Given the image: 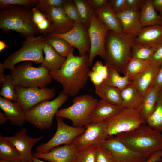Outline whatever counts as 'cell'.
Segmentation results:
<instances>
[{"instance_id":"4","label":"cell","mask_w":162,"mask_h":162,"mask_svg":"<svg viewBox=\"0 0 162 162\" xmlns=\"http://www.w3.org/2000/svg\"><path fill=\"white\" fill-rule=\"evenodd\" d=\"M0 28L16 31L26 38L39 33L33 20L32 9L23 6H10L1 10Z\"/></svg>"},{"instance_id":"6","label":"cell","mask_w":162,"mask_h":162,"mask_svg":"<svg viewBox=\"0 0 162 162\" xmlns=\"http://www.w3.org/2000/svg\"><path fill=\"white\" fill-rule=\"evenodd\" d=\"M47 43L46 36L40 35L26 38L22 42L21 47L10 54L4 62V69H14L17 64L23 62L32 61L37 64L41 63L44 58V49Z\"/></svg>"},{"instance_id":"35","label":"cell","mask_w":162,"mask_h":162,"mask_svg":"<svg viewBox=\"0 0 162 162\" xmlns=\"http://www.w3.org/2000/svg\"><path fill=\"white\" fill-rule=\"evenodd\" d=\"M146 123L153 129L162 132V92H159L154 109Z\"/></svg>"},{"instance_id":"37","label":"cell","mask_w":162,"mask_h":162,"mask_svg":"<svg viewBox=\"0 0 162 162\" xmlns=\"http://www.w3.org/2000/svg\"><path fill=\"white\" fill-rule=\"evenodd\" d=\"M47 43L50 45L61 56L67 58L74 52V48L64 40L57 37L46 36Z\"/></svg>"},{"instance_id":"2","label":"cell","mask_w":162,"mask_h":162,"mask_svg":"<svg viewBox=\"0 0 162 162\" xmlns=\"http://www.w3.org/2000/svg\"><path fill=\"white\" fill-rule=\"evenodd\" d=\"M115 136L129 148L147 158L162 150V134L146 123Z\"/></svg>"},{"instance_id":"29","label":"cell","mask_w":162,"mask_h":162,"mask_svg":"<svg viewBox=\"0 0 162 162\" xmlns=\"http://www.w3.org/2000/svg\"><path fill=\"white\" fill-rule=\"evenodd\" d=\"M95 92L101 99L107 102L114 105H121V91L116 88L102 84L95 86Z\"/></svg>"},{"instance_id":"44","label":"cell","mask_w":162,"mask_h":162,"mask_svg":"<svg viewBox=\"0 0 162 162\" xmlns=\"http://www.w3.org/2000/svg\"><path fill=\"white\" fill-rule=\"evenodd\" d=\"M95 162H113L99 145H96Z\"/></svg>"},{"instance_id":"20","label":"cell","mask_w":162,"mask_h":162,"mask_svg":"<svg viewBox=\"0 0 162 162\" xmlns=\"http://www.w3.org/2000/svg\"><path fill=\"white\" fill-rule=\"evenodd\" d=\"M0 107L12 124L22 126L25 123V112L18 101L13 102L0 97Z\"/></svg>"},{"instance_id":"54","label":"cell","mask_w":162,"mask_h":162,"mask_svg":"<svg viewBox=\"0 0 162 162\" xmlns=\"http://www.w3.org/2000/svg\"><path fill=\"white\" fill-rule=\"evenodd\" d=\"M5 43L3 40L0 41V51L1 52L2 50L5 49L6 48L8 47Z\"/></svg>"},{"instance_id":"23","label":"cell","mask_w":162,"mask_h":162,"mask_svg":"<svg viewBox=\"0 0 162 162\" xmlns=\"http://www.w3.org/2000/svg\"><path fill=\"white\" fill-rule=\"evenodd\" d=\"M94 12L108 30L120 34L124 33L120 21L112 8L108 0L102 7L94 11Z\"/></svg>"},{"instance_id":"49","label":"cell","mask_w":162,"mask_h":162,"mask_svg":"<svg viewBox=\"0 0 162 162\" xmlns=\"http://www.w3.org/2000/svg\"><path fill=\"white\" fill-rule=\"evenodd\" d=\"M91 8L94 11L101 8L107 2L106 0H87Z\"/></svg>"},{"instance_id":"18","label":"cell","mask_w":162,"mask_h":162,"mask_svg":"<svg viewBox=\"0 0 162 162\" xmlns=\"http://www.w3.org/2000/svg\"><path fill=\"white\" fill-rule=\"evenodd\" d=\"M40 11L52 23L53 30L51 33H64L70 30L74 26L75 22L66 15L62 7H51Z\"/></svg>"},{"instance_id":"19","label":"cell","mask_w":162,"mask_h":162,"mask_svg":"<svg viewBox=\"0 0 162 162\" xmlns=\"http://www.w3.org/2000/svg\"><path fill=\"white\" fill-rule=\"evenodd\" d=\"M116 14L124 34L137 36L143 28L140 20V11L126 10Z\"/></svg>"},{"instance_id":"21","label":"cell","mask_w":162,"mask_h":162,"mask_svg":"<svg viewBox=\"0 0 162 162\" xmlns=\"http://www.w3.org/2000/svg\"><path fill=\"white\" fill-rule=\"evenodd\" d=\"M125 108L121 105L113 104L101 99L98 101L91 114L90 123L104 122L118 114Z\"/></svg>"},{"instance_id":"5","label":"cell","mask_w":162,"mask_h":162,"mask_svg":"<svg viewBox=\"0 0 162 162\" xmlns=\"http://www.w3.org/2000/svg\"><path fill=\"white\" fill-rule=\"evenodd\" d=\"M10 70V75L16 86L25 88L46 87L52 79L45 68L34 67L30 61L19 64Z\"/></svg>"},{"instance_id":"51","label":"cell","mask_w":162,"mask_h":162,"mask_svg":"<svg viewBox=\"0 0 162 162\" xmlns=\"http://www.w3.org/2000/svg\"><path fill=\"white\" fill-rule=\"evenodd\" d=\"M153 4L156 11H158L162 16V0H154Z\"/></svg>"},{"instance_id":"47","label":"cell","mask_w":162,"mask_h":162,"mask_svg":"<svg viewBox=\"0 0 162 162\" xmlns=\"http://www.w3.org/2000/svg\"><path fill=\"white\" fill-rule=\"evenodd\" d=\"M145 0H126L127 10L139 11Z\"/></svg>"},{"instance_id":"9","label":"cell","mask_w":162,"mask_h":162,"mask_svg":"<svg viewBox=\"0 0 162 162\" xmlns=\"http://www.w3.org/2000/svg\"><path fill=\"white\" fill-rule=\"evenodd\" d=\"M108 137L132 130L146 123L138 110L125 108L104 121Z\"/></svg>"},{"instance_id":"28","label":"cell","mask_w":162,"mask_h":162,"mask_svg":"<svg viewBox=\"0 0 162 162\" xmlns=\"http://www.w3.org/2000/svg\"><path fill=\"white\" fill-rule=\"evenodd\" d=\"M159 92L158 88L152 85L144 96L143 101L139 111L146 122L154 109Z\"/></svg>"},{"instance_id":"55","label":"cell","mask_w":162,"mask_h":162,"mask_svg":"<svg viewBox=\"0 0 162 162\" xmlns=\"http://www.w3.org/2000/svg\"><path fill=\"white\" fill-rule=\"evenodd\" d=\"M32 160V162H45L40 160L39 158L34 156L33 155Z\"/></svg>"},{"instance_id":"7","label":"cell","mask_w":162,"mask_h":162,"mask_svg":"<svg viewBox=\"0 0 162 162\" xmlns=\"http://www.w3.org/2000/svg\"><path fill=\"white\" fill-rule=\"evenodd\" d=\"M98 101L90 94L77 96L73 99L72 104L58 110L56 116L70 120L74 126L85 127L90 123L91 114Z\"/></svg>"},{"instance_id":"48","label":"cell","mask_w":162,"mask_h":162,"mask_svg":"<svg viewBox=\"0 0 162 162\" xmlns=\"http://www.w3.org/2000/svg\"><path fill=\"white\" fill-rule=\"evenodd\" d=\"M152 85L158 88L160 92H162V64L154 78Z\"/></svg>"},{"instance_id":"14","label":"cell","mask_w":162,"mask_h":162,"mask_svg":"<svg viewBox=\"0 0 162 162\" xmlns=\"http://www.w3.org/2000/svg\"><path fill=\"white\" fill-rule=\"evenodd\" d=\"M47 35L64 40L72 46L78 50L80 56L89 54L90 52V44L88 30L80 22H75L72 29L65 33H50Z\"/></svg>"},{"instance_id":"36","label":"cell","mask_w":162,"mask_h":162,"mask_svg":"<svg viewBox=\"0 0 162 162\" xmlns=\"http://www.w3.org/2000/svg\"><path fill=\"white\" fill-rule=\"evenodd\" d=\"M77 9L80 22L88 29L94 13L87 0H73Z\"/></svg>"},{"instance_id":"31","label":"cell","mask_w":162,"mask_h":162,"mask_svg":"<svg viewBox=\"0 0 162 162\" xmlns=\"http://www.w3.org/2000/svg\"><path fill=\"white\" fill-rule=\"evenodd\" d=\"M150 65L149 61L130 58L124 68L122 73L127 74L130 81L143 71Z\"/></svg>"},{"instance_id":"25","label":"cell","mask_w":162,"mask_h":162,"mask_svg":"<svg viewBox=\"0 0 162 162\" xmlns=\"http://www.w3.org/2000/svg\"><path fill=\"white\" fill-rule=\"evenodd\" d=\"M160 68V66L150 64L143 71L131 81L143 96L152 86Z\"/></svg>"},{"instance_id":"26","label":"cell","mask_w":162,"mask_h":162,"mask_svg":"<svg viewBox=\"0 0 162 162\" xmlns=\"http://www.w3.org/2000/svg\"><path fill=\"white\" fill-rule=\"evenodd\" d=\"M140 20L143 27L162 25V16L157 14L153 0H145L140 11Z\"/></svg>"},{"instance_id":"45","label":"cell","mask_w":162,"mask_h":162,"mask_svg":"<svg viewBox=\"0 0 162 162\" xmlns=\"http://www.w3.org/2000/svg\"><path fill=\"white\" fill-rule=\"evenodd\" d=\"M149 62L150 64L160 66L162 64V44L156 48Z\"/></svg>"},{"instance_id":"16","label":"cell","mask_w":162,"mask_h":162,"mask_svg":"<svg viewBox=\"0 0 162 162\" xmlns=\"http://www.w3.org/2000/svg\"><path fill=\"white\" fill-rule=\"evenodd\" d=\"M5 137L17 149L21 162H32V148L36 142L43 138L42 136L36 138L30 137L27 134L26 129L24 127L13 136Z\"/></svg>"},{"instance_id":"24","label":"cell","mask_w":162,"mask_h":162,"mask_svg":"<svg viewBox=\"0 0 162 162\" xmlns=\"http://www.w3.org/2000/svg\"><path fill=\"white\" fill-rule=\"evenodd\" d=\"M121 105L123 106L125 108L139 110L143 101L144 96L139 92L131 82L121 90Z\"/></svg>"},{"instance_id":"8","label":"cell","mask_w":162,"mask_h":162,"mask_svg":"<svg viewBox=\"0 0 162 162\" xmlns=\"http://www.w3.org/2000/svg\"><path fill=\"white\" fill-rule=\"evenodd\" d=\"M68 98V95L62 92L52 100H46L40 103L25 113L26 121L40 130L50 128L58 109Z\"/></svg>"},{"instance_id":"43","label":"cell","mask_w":162,"mask_h":162,"mask_svg":"<svg viewBox=\"0 0 162 162\" xmlns=\"http://www.w3.org/2000/svg\"><path fill=\"white\" fill-rule=\"evenodd\" d=\"M66 0H38L35 7L40 10L51 7H62Z\"/></svg>"},{"instance_id":"32","label":"cell","mask_w":162,"mask_h":162,"mask_svg":"<svg viewBox=\"0 0 162 162\" xmlns=\"http://www.w3.org/2000/svg\"><path fill=\"white\" fill-rule=\"evenodd\" d=\"M32 11L33 21L39 32L45 36L52 33V24L48 18L35 7Z\"/></svg>"},{"instance_id":"46","label":"cell","mask_w":162,"mask_h":162,"mask_svg":"<svg viewBox=\"0 0 162 162\" xmlns=\"http://www.w3.org/2000/svg\"><path fill=\"white\" fill-rule=\"evenodd\" d=\"M108 2L116 14L127 10L126 0H111Z\"/></svg>"},{"instance_id":"50","label":"cell","mask_w":162,"mask_h":162,"mask_svg":"<svg viewBox=\"0 0 162 162\" xmlns=\"http://www.w3.org/2000/svg\"><path fill=\"white\" fill-rule=\"evenodd\" d=\"M162 160V150L152 154L145 162H159Z\"/></svg>"},{"instance_id":"13","label":"cell","mask_w":162,"mask_h":162,"mask_svg":"<svg viewBox=\"0 0 162 162\" xmlns=\"http://www.w3.org/2000/svg\"><path fill=\"white\" fill-rule=\"evenodd\" d=\"M15 90L17 101L25 113L40 103L52 99L56 94L54 88L47 87L26 88L16 86Z\"/></svg>"},{"instance_id":"3","label":"cell","mask_w":162,"mask_h":162,"mask_svg":"<svg viewBox=\"0 0 162 162\" xmlns=\"http://www.w3.org/2000/svg\"><path fill=\"white\" fill-rule=\"evenodd\" d=\"M136 36L108 30L105 43L106 64L122 73L130 58L132 47Z\"/></svg>"},{"instance_id":"12","label":"cell","mask_w":162,"mask_h":162,"mask_svg":"<svg viewBox=\"0 0 162 162\" xmlns=\"http://www.w3.org/2000/svg\"><path fill=\"white\" fill-rule=\"evenodd\" d=\"M100 145L113 162H145L148 158L129 148L115 136L108 137Z\"/></svg>"},{"instance_id":"17","label":"cell","mask_w":162,"mask_h":162,"mask_svg":"<svg viewBox=\"0 0 162 162\" xmlns=\"http://www.w3.org/2000/svg\"><path fill=\"white\" fill-rule=\"evenodd\" d=\"M78 152L76 146L74 142L58 146L46 153L35 152L33 155L50 162H74Z\"/></svg>"},{"instance_id":"53","label":"cell","mask_w":162,"mask_h":162,"mask_svg":"<svg viewBox=\"0 0 162 162\" xmlns=\"http://www.w3.org/2000/svg\"><path fill=\"white\" fill-rule=\"evenodd\" d=\"M8 120L4 113L0 112V124H2L6 123Z\"/></svg>"},{"instance_id":"38","label":"cell","mask_w":162,"mask_h":162,"mask_svg":"<svg viewBox=\"0 0 162 162\" xmlns=\"http://www.w3.org/2000/svg\"><path fill=\"white\" fill-rule=\"evenodd\" d=\"M155 49L144 44L134 42L131 49L130 58L149 61Z\"/></svg>"},{"instance_id":"10","label":"cell","mask_w":162,"mask_h":162,"mask_svg":"<svg viewBox=\"0 0 162 162\" xmlns=\"http://www.w3.org/2000/svg\"><path fill=\"white\" fill-rule=\"evenodd\" d=\"M63 118L56 117L57 125L55 134L49 141L41 144L36 148L37 152L47 153L60 145L71 143L85 130V127H79L68 125L64 122Z\"/></svg>"},{"instance_id":"41","label":"cell","mask_w":162,"mask_h":162,"mask_svg":"<svg viewBox=\"0 0 162 162\" xmlns=\"http://www.w3.org/2000/svg\"><path fill=\"white\" fill-rule=\"evenodd\" d=\"M38 0H0V8L4 9L10 6H23L29 8L35 7Z\"/></svg>"},{"instance_id":"40","label":"cell","mask_w":162,"mask_h":162,"mask_svg":"<svg viewBox=\"0 0 162 162\" xmlns=\"http://www.w3.org/2000/svg\"><path fill=\"white\" fill-rule=\"evenodd\" d=\"M96 145L78 151L74 162H95Z\"/></svg>"},{"instance_id":"22","label":"cell","mask_w":162,"mask_h":162,"mask_svg":"<svg viewBox=\"0 0 162 162\" xmlns=\"http://www.w3.org/2000/svg\"><path fill=\"white\" fill-rule=\"evenodd\" d=\"M134 43L144 44L156 48L162 44V25L143 27Z\"/></svg>"},{"instance_id":"42","label":"cell","mask_w":162,"mask_h":162,"mask_svg":"<svg viewBox=\"0 0 162 162\" xmlns=\"http://www.w3.org/2000/svg\"><path fill=\"white\" fill-rule=\"evenodd\" d=\"M62 7L65 14L70 19L75 22H80L77 9L73 0H66Z\"/></svg>"},{"instance_id":"1","label":"cell","mask_w":162,"mask_h":162,"mask_svg":"<svg viewBox=\"0 0 162 162\" xmlns=\"http://www.w3.org/2000/svg\"><path fill=\"white\" fill-rule=\"evenodd\" d=\"M74 52L67 58L61 68L49 72L52 79L62 86V92L71 97L78 94L87 83L90 69L88 54L75 56Z\"/></svg>"},{"instance_id":"39","label":"cell","mask_w":162,"mask_h":162,"mask_svg":"<svg viewBox=\"0 0 162 162\" xmlns=\"http://www.w3.org/2000/svg\"><path fill=\"white\" fill-rule=\"evenodd\" d=\"M2 83L0 92L1 95L10 100L17 101V98L15 90L16 85L10 74L6 76Z\"/></svg>"},{"instance_id":"27","label":"cell","mask_w":162,"mask_h":162,"mask_svg":"<svg viewBox=\"0 0 162 162\" xmlns=\"http://www.w3.org/2000/svg\"><path fill=\"white\" fill-rule=\"evenodd\" d=\"M44 52L45 56L41 65L49 72L59 69L66 59V58L60 55L47 43L44 46Z\"/></svg>"},{"instance_id":"15","label":"cell","mask_w":162,"mask_h":162,"mask_svg":"<svg viewBox=\"0 0 162 162\" xmlns=\"http://www.w3.org/2000/svg\"><path fill=\"white\" fill-rule=\"evenodd\" d=\"M85 127V131L74 141L78 152L91 145H100L108 137L104 121L90 123Z\"/></svg>"},{"instance_id":"56","label":"cell","mask_w":162,"mask_h":162,"mask_svg":"<svg viewBox=\"0 0 162 162\" xmlns=\"http://www.w3.org/2000/svg\"><path fill=\"white\" fill-rule=\"evenodd\" d=\"M0 162H14L6 161H4L2 160H0Z\"/></svg>"},{"instance_id":"30","label":"cell","mask_w":162,"mask_h":162,"mask_svg":"<svg viewBox=\"0 0 162 162\" xmlns=\"http://www.w3.org/2000/svg\"><path fill=\"white\" fill-rule=\"evenodd\" d=\"M0 160L21 162L19 153L15 146L5 136L0 135Z\"/></svg>"},{"instance_id":"52","label":"cell","mask_w":162,"mask_h":162,"mask_svg":"<svg viewBox=\"0 0 162 162\" xmlns=\"http://www.w3.org/2000/svg\"><path fill=\"white\" fill-rule=\"evenodd\" d=\"M4 69L3 68L2 63L0 62V83H3L4 81L6 75L4 74Z\"/></svg>"},{"instance_id":"11","label":"cell","mask_w":162,"mask_h":162,"mask_svg":"<svg viewBox=\"0 0 162 162\" xmlns=\"http://www.w3.org/2000/svg\"><path fill=\"white\" fill-rule=\"evenodd\" d=\"M87 30L90 44L88 62L89 66L91 67L97 56L105 58V43L108 30L94 12Z\"/></svg>"},{"instance_id":"34","label":"cell","mask_w":162,"mask_h":162,"mask_svg":"<svg viewBox=\"0 0 162 162\" xmlns=\"http://www.w3.org/2000/svg\"><path fill=\"white\" fill-rule=\"evenodd\" d=\"M108 66L107 64L104 65L101 61H97L92 66L88 76L95 86L103 84L106 79L108 74Z\"/></svg>"},{"instance_id":"33","label":"cell","mask_w":162,"mask_h":162,"mask_svg":"<svg viewBox=\"0 0 162 162\" xmlns=\"http://www.w3.org/2000/svg\"><path fill=\"white\" fill-rule=\"evenodd\" d=\"M108 69V76L103 84L115 87L121 91L130 83L127 74L122 76L117 70L109 65Z\"/></svg>"}]
</instances>
